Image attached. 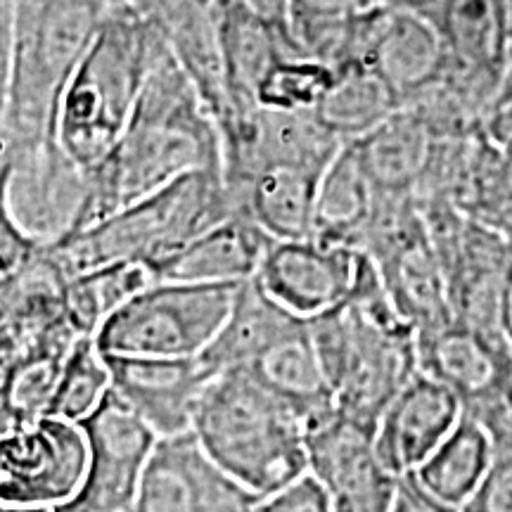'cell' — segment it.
I'll return each instance as SVG.
<instances>
[{"label": "cell", "instance_id": "17", "mask_svg": "<svg viewBox=\"0 0 512 512\" xmlns=\"http://www.w3.org/2000/svg\"><path fill=\"white\" fill-rule=\"evenodd\" d=\"M273 238L247 216L233 214L150 266L171 283H245L259 271Z\"/></svg>", "mask_w": 512, "mask_h": 512}, {"label": "cell", "instance_id": "25", "mask_svg": "<svg viewBox=\"0 0 512 512\" xmlns=\"http://www.w3.org/2000/svg\"><path fill=\"white\" fill-rule=\"evenodd\" d=\"M399 110V95L380 74L370 67H344L337 69L316 114L342 143H351L375 131Z\"/></svg>", "mask_w": 512, "mask_h": 512}, {"label": "cell", "instance_id": "24", "mask_svg": "<svg viewBox=\"0 0 512 512\" xmlns=\"http://www.w3.org/2000/svg\"><path fill=\"white\" fill-rule=\"evenodd\" d=\"M491 453L494 444L489 432L477 420L460 415L456 427L413 472V477L432 498L463 508L489 470Z\"/></svg>", "mask_w": 512, "mask_h": 512}, {"label": "cell", "instance_id": "7", "mask_svg": "<svg viewBox=\"0 0 512 512\" xmlns=\"http://www.w3.org/2000/svg\"><path fill=\"white\" fill-rule=\"evenodd\" d=\"M418 368L453 392L463 415L491 441L512 434V347L503 335L460 320L418 335Z\"/></svg>", "mask_w": 512, "mask_h": 512}, {"label": "cell", "instance_id": "3", "mask_svg": "<svg viewBox=\"0 0 512 512\" xmlns=\"http://www.w3.org/2000/svg\"><path fill=\"white\" fill-rule=\"evenodd\" d=\"M157 41L155 24L136 5L110 0L62 95L55 126L57 143L86 174L126 136Z\"/></svg>", "mask_w": 512, "mask_h": 512}, {"label": "cell", "instance_id": "35", "mask_svg": "<svg viewBox=\"0 0 512 512\" xmlns=\"http://www.w3.org/2000/svg\"><path fill=\"white\" fill-rule=\"evenodd\" d=\"M238 8L252 12L254 17L264 19L273 29H278L292 46L290 38V0H228ZM294 48V46H292ZM297 53V50H294Z\"/></svg>", "mask_w": 512, "mask_h": 512}, {"label": "cell", "instance_id": "22", "mask_svg": "<svg viewBox=\"0 0 512 512\" xmlns=\"http://www.w3.org/2000/svg\"><path fill=\"white\" fill-rule=\"evenodd\" d=\"M448 60L503 86L508 67V0H448L439 22Z\"/></svg>", "mask_w": 512, "mask_h": 512}, {"label": "cell", "instance_id": "33", "mask_svg": "<svg viewBox=\"0 0 512 512\" xmlns=\"http://www.w3.org/2000/svg\"><path fill=\"white\" fill-rule=\"evenodd\" d=\"M12 41H15V0H0V124H5L10 98Z\"/></svg>", "mask_w": 512, "mask_h": 512}, {"label": "cell", "instance_id": "5", "mask_svg": "<svg viewBox=\"0 0 512 512\" xmlns=\"http://www.w3.org/2000/svg\"><path fill=\"white\" fill-rule=\"evenodd\" d=\"M107 8L110 0H15L12 81L5 110L12 145L57 138L62 95Z\"/></svg>", "mask_w": 512, "mask_h": 512}, {"label": "cell", "instance_id": "29", "mask_svg": "<svg viewBox=\"0 0 512 512\" xmlns=\"http://www.w3.org/2000/svg\"><path fill=\"white\" fill-rule=\"evenodd\" d=\"M8 178H10V164L8 169L0 174V280H8L12 275L34 264L46 249L27 233L17 219L15 209L10 204L8 195Z\"/></svg>", "mask_w": 512, "mask_h": 512}, {"label": "cell", "instance_id": "15", "mask_svg": "<svg viewBox=\"0 0 512 512\" xmlns=\"http://www.w3.org/2000/svg\"><path fill=\"white\" fill-rule=\"evenodd\" d=\"M460 415L463 408L451 389L418 370L377 422V458L396 479L413 475L456 427Z\"/></svg>", "mask_w": 512, "mask_h": 512}, {"label": "cell", "instance_id": "21", "mask_svg": "<svg viewBox=\"0 0 512 512\" xmlns=\"http://www.w3.org/2000/svg\"><path fill=\"white\" fill-rule=\"evenodd\" d=\"M306 320L309 318L297 316L268 297L256 278L245 280L238 287L226 323L200 358L214 375L242 370L266 347H271L275 339L297 330Z\"/></svg>", "mask_w": 512, "mask_h": 512}, {"label": "cell", "instance_id": "34", "mask_svg": "<svg viewBox=\"0 0 512 512\" xmlns=\"http://www.w3.org/2000/svg\"><path fill=\"white\" fill-rule=\"evenodd\" d=\"M392 512H463L453 505H446L427 494L418 484L413 475L399 479V489H396V501Z\"/></svg>", "mask_w": 512, "mask_h": 512}, {"label": "cell", "instance_id": "14", "mask_svg": "<svg viewBox=\"0 0 512 512\" xmlns=\"http://www.w3.org/2000/svg\"><path fill=\"white\" fill-rule=\"evenodd\" d=\"M361 252L318 240H273L256 271L268 297L304 318L335 309L356 285Z\"/></svg>", "mask_w": 512, "mask_h": 512}, {"label": "cell", "instance_id": "37", "mask_svg": "<svg viewBox=\"0 0 512 512\" xmlns=\"http://www.w3.org/2000/svg\"><path fill=\"white\" fill-rule=\"evenodd\" d=\"M498 323H501L503 337L508 339L512 347V264L505 273L503 290H501V309H498Z\"/></svg>", "mask_w": 512, "mask_h": 512}, {"label": "cell", "instance_id": "39", "mask_svg": "<svg viewBox=\"0 0 512 512\" xmlns=\"http://www.w3.org/2000/svg\"><path fill=\"white\" fill-rule=\"evenodd\" d=\"M10 157H12V138H10V133H8V128H5V124H0V174L8 169Z\"/></svg>", "mask_w": 512, "mask_h": 512}, {"label": "cell", "instance_id": "4", "mask_svg": "<svg viewBox=\"0 0 512 512\" xmlns=\"http://www.w3.org/2000/svg\"><path fill=\"white\" fill-rule=\"evenodd\" d=\"M228 216L233 209L221 171H192L46 254L64 280L121 261L152 266Z\"/></svg>", "mask_w": 512, "mask_h": 512}, {"label": "cell", "instance_id": "27", "mask_svg": "<svg viewBox=\"0 0 512 512\" xmlns=\"http://www.w3.org/2000/svg\"><path fill=\"white\" fill-rule=\"evenodd\" d=\"M110 392V370L95 337H79L64 363L48 415L67 422L86 420Z\"/></svg>", "mask_w": 512, "mask_h": 512}, {"label": "cell", "instance_id": "11", "mask_svg": "<svg viewBox=\"0 0 512 512\" xmlns=\"http://www.w3.org/2000/svg\"><path fill=\"white\" fill-rule=\"evenodd\" d=\"M259 501L185 432L157 441L131 512H254Z\"/></svg>", "mask_w": 512, "mask_h": 512}, {"label": "cell", "instance_id": "26", "mask_svg": "<svg viewBox=\"0 0 512 512\" xmlns=\"http://www.w3.org/2000/svg\"><path fill=\"white\" fill-rule=\"evenodd\" d=\"M157 283L150 266L121 264L95 268L64 283V318L79 337H95L107 318Z\"/></svg>", "mask_w": 512, "mask_h": 512}, {"label": "cell", "instance_id": "28", "mask_svg": "<svg viewBox=\"0 0 512 512\" xmlns=\"http://www.w3.org/2000/svg\"><path fill=\"white\" fill-rule=\"evenodd\" d=\"M337 72L306 55H283L261 81L256 105L280 112H316Z\"/></svg>", "mask_w": 512, "mask_h": 512}, {"label": "cell", "instance_id": "23", "mask_svg": "<svg viewBox=\"0 0 512 512\" xmlns=\"http://www.w3.org/2000/svg\"><path fill=\"white\" fill-rule=\"evenodd\" d=\"M377 192L363 171L354 143H344L320 178L313 240L361 252Z\"/></svg>", "mask_w": 512, "mask_h": 512}, {"label": "cell", "instance_id": "10", "mask_svg": "<svg viewBox=\"0 0 512 512\" xmlns=\"http://www.w3.org/2000/svg\"><path fill=\"white\" fill-rule=\"evenodd\" d=\"M8 195L19 223L38 245L50 249L79 230L88 176L57 138L12 145Z\"/></svg>", "mask_w": 512, "mask_h": 512}, {"label": "cell", "instance_id": "31", "mask_svg": "<svg viewBox=\"0 0 512 512\" xmlns=\"http://www.w3.org/2000/svg\"><path fill=\"white\" fill-rule=\"evenodd\" d=\"M254 512H332L328 491L313 475H306L278 494L261 498Z\"/></svg>", "mask_w": 512, "mask_h": 512}, {"label": "cell", "instance_id": "40", "mask_svg": "<svg viewBox=\"0 0 512 512\" xmlns=\"http://www.w3.org/2000/svg\"><path fill=\"white\" fill-rule=\"evenodd\" d=\"M508 34H510V50H512V0H508ZM508 50V55H510Z\"/></svg>", "mask_w": 512, "mask_h": 512}, {"label": "cell", "instance_id": "1", "mask_svg": "<svg viewBox=\"0 0 512 512\" xmlns=\"http://www.w3.org/2000/svg\"><path fill=\"white\" fill-rule=\"evenodd\" d=\"M309 320L335 411L375 432L384 408L420 370L418 330L396 309L363 252L349 297Z\"/></svg>", "mask_w": 512, "mask_h": 512}, {"label": "cell", "instance_id": "16", "mask_svg": "<svg viewBox=\"0 0 512 512\" xmlns=\"http://www.w3.org/2000/svg\"><path fill=\"white\" fill-rule=\"evenodd\" d=\"M363 67H370L399 95L401 107L448 67V48L437 22L418 12L377 3L370 19Z\"/></svg>", "mask_w": 512, "mask_h": 512}, {"label": "cell", "instance_id": "13", "mask_svg": "<svg viewBox=\"0 0 512 512\" xmlns=\"http://www.w3.org/2000/svg\"><path fill=\"white\" fill-rule=\"evenodd\" d=\"M110 389L159 439L192 432L197 403L211 382V368L200 356L155 358L102 354Z\"/></svg>", "mask_w": 512, "mask_h": 512}, {"label": "cell", "instance_id": "19", "mask_svg": "<svg viewBox=\"0 0 512 512\" xmlns=\"http://www.w3.org/2000/svg\"><path fill=\"white\" fill-rule=\"evenodd\" d=\"M351 143L377 195L392 197L418 195L437 150L430 126L408 107Z\"/></svg>", "mask_w": 512, "mask_h": 512}, {"label": "cell", "instance_id": "9", "mask_svg": "<svg viewBox=\"0 0 512 512\" xmlns=\"http://www.w3.org/2000/svg\"><path fill=\"white\" fill-rule=\"evenodd\" d=\"M88 448L86 477L72 508L76 512H131L140 479L159 437L117 394L79 422Z\"/></svg>", "mask_w": 512, "mask_h": 512}, {"label": "cell", "instance_id": "30", "mask_svg": "<svg viewBox=\"0 0 512 512\" xmlns=\"http://www.w3.org/2000/svg\"><path fill=\"white\" fill-rule=\"evenodd\" d=\"M491 444L494 453L489 470L470 501L460 508L463 512H512V434Z\"/></svg>", "mask_w": 512, "mask_h": 512}, {"label": "cell", "instance_id": "32", "mask_svg": "<svg viewBox=\"0 0 512 512\" xmlns=\"http://www.w3.org/2000/svg\"><path fill=\"white\" fill-rule=\"evenodd\" d=\"M377 0H290V24L311 19H344Z\"/></svg>", "mask_w": 512, "mask_h": 512}, {"label": "cell", "instance_id": "12", "mask_svg": "<svg viewBox=\"0 0 512 512\" xmlns=\"http://www.w3.org/2000/svg\"><path fill=\"white\" fill-rule=\"evenodd\" d=\"M309 475L328 491L332 512H392L399 479L380 463L375 432L337 411L306 432Z\"/></svg>", "mask_w": 512, "mask_h": 512}, {"label": "cell", "instance_id": "6", "mask_svg": "<svg viewBox=\"0 0 512 512\" xmlns=\"http://www.w3.org/2000/svg\"><path fill=\"white\" fill-rule=\"evenodd\" d=\"M238 287L157 280L102 323L95 344L114 356H202L226 323Z\"/></svg>", "mask_w": 512, "mask_h": 512}, {"label": "cell", "instance_id": "18", "mask_svg": "<svg viewBox=\"0 0 512 512\" xmlns=\"http://www.w3.org/2000/svg\"><path fill=\"white\" fill-rule=\"evenodd\" d=\"M323 174L273 166L256 171L245 181L223 185L233 214L252 219L273 240H309Z\"/></svg>", "mask_w": 512, "mask_h": 512}, {"label": "cell", "instance_id": "38", "mask_svg": "<svg viewBox=\"0 0 512 512\" xmlns=\"http://www.w3.org/2000/svg\"><path fill=\"white\" fill-rule=\"evenodd\" d=\"M0 512H76L72 505H10L0 503Z\"/></svg>", "mask_w": 512, "mask_h": 512}, {"label": "cell", "instance_id": "36", "mask_svg": "<svg viewBox=\"0 0 512 512\" xmlns=\"http://www.w3.org/2000/svg\"><path fill=\"white\" fill-rule=\"evenodd\" d=\"M382 3L394 5V8H401V10L418 12V15L437 22V27H439L441 15H444L448 0H382Z\"/></svg>", "mask_w": 512, "mask_h": 512}, {"label": "cell", "instance_id": "2", "mask_svg": "<svg viewBox=\"0 0 512 512\" xmlns=\"http://www.w3.org/2000/svg\"><path fill=\"white\" fill-rule=\"evenodd\" d=\"M192 434L226 475L259 498L309 475L302 413L245 373L211 377Z\"/></svg>", "mask_w": 512, "mask_h": 512}, {"label": "cell", "instance_id": "41", "mask_svg": "<svg viewBox=\"0 0 512 512\" xmlns=\"http://www.w3.org/2000/svg\"><path fill=\"white\" fill-rule=\"evenodd\" d=\"M377 3H382V0H377Z\"/></svg>", "mask_w": 512, "mask_h": 512}, {"label": "cell", "instance_id": "8", "mask_svg": "<svg viewBox=\"0 0 512 512\" xmlns=\"http://www.w3.org/2000/svg\"><path fill=\"white\" fill-rule=\"evenodd\" d=\"M86 437L76 422H19L0 439V503H72L86 477Z\"/></svg>", "mask_w": 512, "mask_h": 512}, {"label": "cell", "instance_id": "20", "mask_svg": "<svg viewBox=\"0 0 512 512\" xmlns=\"http://www.w3.org/2000/svg\"><path fill=\"white\" fill-rule=\"evenodd\" d=\"M216 3H219L223 69H226L228 98L235 124L240 117L259 107L256 93L273 64L283 55L299 53H294L290 41L264 19L254 17L252 12L238 8L228 0H216Z\"/></svg>", "mask_w": 512, "mask_h": 512}]
</instances>
